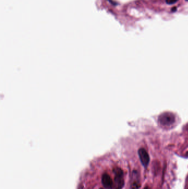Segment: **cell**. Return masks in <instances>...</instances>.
I'll return each mask as SVG.
<instances>
[{"label":"cell","mask_w":188,"mask_h":189,"mask_svg":"<svg viewBox=\"0 0 188 189\" xmlns=\"http://www.w3.org/2000/svg\"><path fill=\"white\" fill-rule=\"evenodd\" d=\"M176 7H173V9H172V11H175V10H176Z\"/></svg>","instance_id":"cell-6"},{"label":"cell","mask_w":188,"mask_h":189,"mask_svg":"<svg viewBox=\"0 0 188 189\" xmlns=\"http://www.w3.org/2000/svg\"><path fill=\"white\" fill-rule=\"evenodd\" d=\"M150 189L149 187H148V186H146V187H145V189Z\"/></svg>","instance_id":"cell-7"},{"label":"cell","mask_w":188,"mask_h":189,"mask_svg":"<svg viewBox=\"0 0 188 189\" xmlns=\"http://www.w3.org/2000/svg\"><path fill=\"white\" fill-rule=\"evenodd\" d=\"M178 0H166V3L168 4H174L176 3Z\"/></svg>","instance_id":"cell-5"},{"label":"cell","mask_w":188,"mask_h":189,"mask_svg":"<svg viewBox=\"0 0 188 189\" xmlns=\"http://www.w3.org/2000/svg\"><path fill=\"white\" fill-rule=\"evenodd\" d=\"M102 189V188H100V189Z\"/></svg>","instance_id":"cell-8"},{"label":"cell","mask_w":188,"mask_h":189,"mask_svg":"<svg viewBox=\"0 0 188 189\" xmlns=\"http://www.w3.org/2000/svg\"><path fill=\"white\" fill-rule=\"evenodd\" d=\"M175 120L174 115L170 112L163 113L158 118V121L160 125L164 127H169L173 125Z\"/></svg>","instance_id":"cell-1"},{"label":"cell","mask_w":188,"mask_h":189,"mask_svg":"<svg viewBox=\"0 0 188 189\" xmlns=\"http://www.w3.org/2000/svg\"><path fill=\"white\" fill-rule=\"evenodd\" d=\"M186 1H188V0H186Z\"/></svg>","instance_id":"cell-9"},{"label":"cell","mask_w":188,"mask_h":189,"mask_svg":"<svg viewBox=\"0 0 188 189\" xmlns=\"http://www.w3.org/2000/svg\"><path fill=\"white\" fill-rule=\"evenodd\" d=\"M102 183L104 187L107 189H111L113 186V182L111 176L108 174H104L102 177Z\"/></svg>","instance_id":"cell-4"},{"label":"cell","mask_w":188,"mask_h":189,"mask_svg":"<svg viewBox=\"0 0 188 189\" xmlns=\"http://www.w3.org/2000/svg\"><path fill=\"white\" fill-rule=\"evenodd\" d=\"M138 155L140 159L141 163L144 167L146 168L150 163V156L144 148H140L138 151Z\"/></svg>","instance_id":"cell-3"},{"label":"cell","mask_w":188,"mask_h":189,"mask_svg":"<svg viewBox=\"0 0 188 189\" xmlns=\"http://www.w3.org/2000/svg\"><path fill=\"white\" fill-rule=\"evenodd\" d=\"M115 174V188L116 189H122L124 185V173L120 168L114 169Z\"/></svg>","instance_id":"cell-2"}]
</instances>
